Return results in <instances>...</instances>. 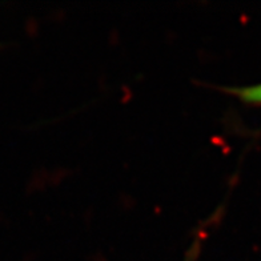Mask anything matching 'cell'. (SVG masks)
<instances>
[{
	"label": "cell",
	"mask_w": 261,
	"mask_h": 261,
	"mask_svg": "<svg viewBox=\"0 0 261 261\" xmlns=\"http://www.w3.org/2000/svg\"><path fill=\"white\" fill-rule=\"evenodd\" d=\"M227 91L248 104H261V84L241 88H228Z\"/></svg>",
	"instance_id": "1"
}]
</instances>
